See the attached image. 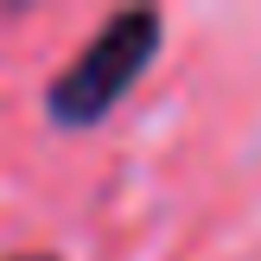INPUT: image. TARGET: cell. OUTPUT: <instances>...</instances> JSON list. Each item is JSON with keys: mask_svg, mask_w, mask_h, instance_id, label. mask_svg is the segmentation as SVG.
I'll return each mask as SVG.
<instances>
[{"mask_svg": "<svg viewBox=\"0 0 261 261\" xmlns=\"http://www.w3.org/2000/svg\"><path fill=\"white\" fill-rule=\"evenodd\" d=\"M7 261H58V255H45V249H32V255H7Z\"/></svg>", "mask_w": 261, "mask_h": 261, "instance_id": "cell-2", "label": "cell"}, {"mask_svg": "<svg viewBox=\"0 0 261 261\" xmlns=\"http://www.w3.org/2000/svg\"><path fill=\"white\" fill-rule=\"evenodd\" d=\"M160 51V13L153 7H121L102 19V32L51 76L45 115L51 127H96L102 115H115V102L140 83V70Z\"/></svg>", "mask_w": 261, "mask_h": 261, "instance_id": "cell-1", "label": "cell"}]
</instances>
